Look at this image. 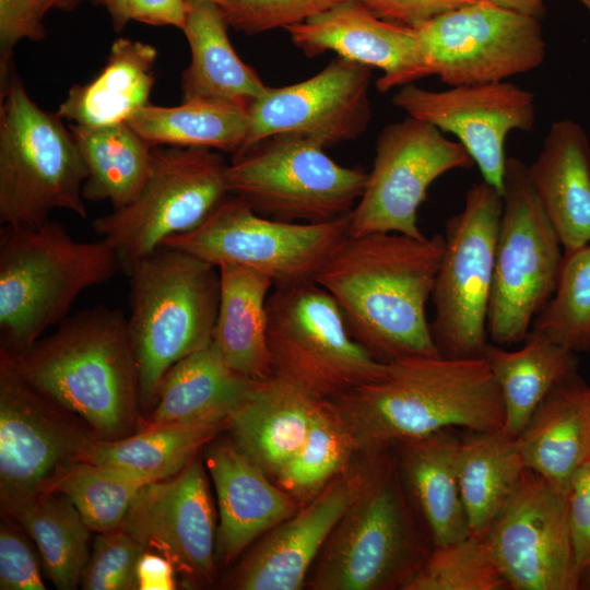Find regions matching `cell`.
Returning <instances> with one entry per match:
<instances>
[{"mask_svg":"<svg viewBox=\"0 0 590 590\" xmlns=\"http://www.w3.org/2000/svg\"><path fill=\"white\" fill-rule=\"evenodd\" d=\"M531 330L575 353L590 351V244L564 256L555 293Z\"/></svg>","mask_w":590,"mask_h":590,"instance_id":"obj_40","label":"cell"},{"mask_svg":"<svg viewBox=\"0 0 590 590\" xmlns=\"http://www.w3.org/2000/svg\"><path fill=\"white\" fill-rule=\"evenodd\" d=\"M509 589L485 538H468L433 546L427 559L403 590Z\"/></svg>","mask_w":590,"mask_h":590,"instance_id":"obj_41","label":"cell"},{"mask_svg":"<svg viewBox=\"0 0 590 590\" xmlns=\"http://www.w3.org/2000/svg\"><path fill=\"white\" fill-rule=\"evenodd\" d=\"M442 251L441 234H349L314 281L334 298L351 335L379 362L439 356L426 304Z\"/></svg>","mask_w":590,"mask_h":590,"instance_id":"obj_1","label":"cell"},{"mask_svg":"<svg viewBox=\"0 0 590 590\" xmlns=\"http://www.w3.org/2000/svg\"><path fill=\"white\" fill-rule=\"evenodd\" d=\"M226 167L215 150L154 146L151 174L139 196L91 223L115 250L121 272L128 275L166 239L201 225L231 196Z\"/></svg>","mask_w":590,"mask_h":590,"instance_id":"obj_11","label":"cell"},{"mask_svg":"<svg viewBox=\"0 0 590 590\" xmlns=\"http://www.w3.org/2000/svg\"><path fill=\"white\" fill-rule=\"evenodd\" d=\"M503 193L484 181L467 191L462 211L446 221L444 251L432 292L433 340L441 356L483 357Z\"/></svg>","mask_w":590,"mask_h":590,"instance_id":"obj_12","label":"cell"},{"mask_svg":"<svg viewBox=\"0 0 590 590\" xmlns=\"http://www.w3.org/2000/svg\"><path fill=\"white\" fill-rule=\"evenodd\" d=\"M474 165L462 144L430 123L406 116L386 126L377 138L365 190L351 213L350 234L424 237L417 211L429 186L450 170Z\"/></svg>","mask_w":590,"mask_h":590,"instance_id":"obj_16","label":"cell"},{"mask_svg":"<svg viewBox=\"0 0 590 590\" xmlns=\"http://www.w3.org/2000/svg\"><path fill=\"white\" fill-rule=\"evenodd\" d=\"M430 75L456 86L489 83L542 64L539 19L479 0L413 27Z\"/></svg>","mask_w":590,"mask_h":590,"instance_id":"obj_15","label":"cell"},{"mask_svg":"<svg viewBox=\"0 0 590 590\" xmlns=\"http://www.w3.org/2000/svg\"><path fill=\"white\" fill-rule=\"evenodd\" d=\"M416 514L394 450L371 453L367 480L330 533L306 586L311 590H403L433 550Z\"/></svg>","mask_w":590,"mask_h":590,"instance_id":"obj_5","label":"cell"},{"mask_svg":"<svg viewBox=\"0 0 590 590\" xmlns=\"http://www.w3.org/2000/svg\"><path fill=\"white\" fill-rule=\"evenodd\" d=\"M589 459H590V448H589Z\"/></svg>","mask_w":590,"mask_h":590,"instance_id":"obj_54","label":"cell"},{"mask_svg":"<svg viewBox=\"0 0 590 590\" xmlns=\"http://www.w3.org/2000/svg\"><path fill=\"white\" fill-rule=\"evenodd\" d=\"M273 374L321 399L380 378L376 359L349 332L334 298L315 281L278 286L267 303Z\"/></svg>","mask_w":590,"mask_h":590,"instance_id":"obj_10","label":"cell"},{"mask_svg":"<svg viewBox=\"0 0 590 590\" xmlns=\"http://www.w3.org/2000/svg\"><path fill=\"white\" fill-rule=\"evenodd\" d=\"M14 519L36 543L56 588L76 589L88 559L91 529L72 502L60 493L46 492Z\"/></svg>","mask_w":590,"mask_h":590,"instance_id":"obj_37","label":"cell"},{"mask_svg":"<svg viewBox=\"0 0 590 590\" xmlns=\"http://www.w3.org/2000/svg\"><path fill=\"white\" fill-rule=\"evenodd\" d=\"M220 303L213 343L237 374L266 380L273 375L267 340L269 291L272 279L259 271L222 264Z\"/></svg>","mask_w":590,"mask_h":590,"instance_id":"obj_30","label":"cell"},{"mask_svg":"<svg viewBox=\"0 0 590 590\" xmlns=\"http://www.w3.org/2000/svg\"><path fill=\"white\" fill-rule=\"evenodd\" d=\"M0 589H46L35 552L21 530L10 522H3L0 529Z\"/></svg>","mask_w":590,"mask_h":590,"instance_id":"obj_45","label":"cell"},{"mask_svg":"<svg viewBox=\"0 0 590 590\" xmlns=\"http://www.w3.org/2000/svg\"><path fill=\"white\" fill-rule=\"evenodd\" d=\"M119 271L118 257L103 238L76 240L50 219L34 226L2 225L0 350L24 353L68 317L83 291Z\"/></svg>","mask_w":590,"mask_h":590,"instance_id":"obj_4","label":"cell"},{"mask_svg":"<svg viewBox=\"0 0 590 590\" xmlns=\"http://www.w3.org/2000/svg\"><path fill=\"white\" fill-rule=\"evenodd\" d=\"M528 169L564 256L589 245L590 141L582 127L569 119L554 122Z\"/></svg>","mask_w":590,"mask_h":590,"instance_id":"obj_25","label":"cell"},{"mask_svg":"<svg viewBox=\"0 0 590 590\" xmlns=\"http://www.w3.org/2000/svg\"><path fill=\"white\" fill-rule=\"evenodd\" d=\"M523 342L515 351L488 343L483 354L502 393L504 428L517 437L547 393L578 367L575 352L540 332L530 330Z\"/></svg>","mask_w":590,"mask_h":590,"instance_id":"obj_34","label":"cell"},{"mask_svg":"<svg viewBox=\"0 0 590 590\" xmlns=\"http://www.w3.org/2000/svg\"><path fill=\"white\" fill-rule=\"evenodd\" d=\"M16 373L0 352V504L16 515L46 493L54 480L81 461L96 438Z\"/></svg>","mask_w":590,"mask_h":590,"instance_id":"obj_14","label":"cell"},{"mask_svg":"<svg viewBox=\"0 0 590 590\" xmlns=\"http://www.w3.org/2000/svg\"><path fill=\"white\" fill-rule=\"evenodd\" d=\"M351 213L322 223L286 222L261 215L229 196L197 228L175 235L162 246L190 252L216 267H246L269 275L275 287L287 286L315 280L350 234Z\"/></svg>","mask_w":590,"mask_h":590,"instance_id":"obj_13","label":"cell"},{"mask_svg":"<svg viewBox=\"0 0 590 590\" xmlns=\"http://www.w3.org/2000/svg\"><path fill=\"white\" fill-rule=\"evenodd\" d=\"M358 455L392 449L428 434L504 427L499 387L484 357L404 356L385 374L332 399Z\"/></svg>","mask_w":590,"mask_h":590,"instance_id":"obj_2","label":"cell"},{"mask_svg":"<svg viewBox=\"0 0 590 590\" xmlns=\"http://www.w3.org/2000/svg\"><path fill=\"white\" fill-rule=\"evenodd\" d=\"M460 439L441 429L394 446L399 472L433 546L470 535L458 477Z\"/></svg>","mask_w":590,"mask_h":590,"instance_id":"obj_26","label":"cell"},{"mask_svg":"<svg viewBox=\"0 0 590 590\" xmlns=\"http://www.w3.org/2000/svg\"><path fill=\"white\" fill-rule=\"evenodd\" d=\"M130 20L150 25H170L182 31L187 0H130Z\"/></svg>","mask_w":590,"mask_h":590,"instance_id":"obj_48","label":"cell"},{"mask_svg":"<svg viewBox=\"0 0 590 590\" xmlns=\"http://www.w3.org/2000/svg\"><path fill=\"white\" fill-rule=\"evenodd\" d=\"M96 2L106 7L116 32H121L131 21L129 16L130 0H96Z\"/></svg>","mask_w":590,"mask_h":590,"instance_id":"obj_51","label":"cell"},{"mask_svg":"<svg viewBox=\"0 0 590 590\" xmlns=\"http://www.w3.org/2000/svg\"><path fill=\"white\" fill-rule=\"evenodd\" d=\"M500 8L540 19L544 13V0H484ZM590 12V0H576Z\"/></svg>","mask_w":590,"mask_h":590,"instance_id":"obj_50","label":"cell"},{"mask_svg":"<svg viewBox=\"0 0 590 590\" xmlns=\"http://www.w3.org/2000/svg\"><path fill=\"white\" fill-rule=\"evenodd\" d=\"M204 453L219 508L216 554L222 564L229 565L300 506L229 439L212 440Z\"/></svg>","mask_w":590,"mask_h":590,"instance_id":"obj_23","label":"cell"},{"mask_svg":"<svg viewBox=\"0 0 590 590\" xmlns=\"http://www.w3.org/2000/svg\"><path fill=\"white\" fill-rule=\"evenodd\" d=\"M231 196L261 215L322 223L350 214L368 173L335 163L315 142L290 133L268 137L233 156L226 167Z\"/></svg>","mask_w":590,"mask_h":590,"instance_id":"obj_9","label":"cell"},{"mask_svg":"<svg viewBox=\"0 0 590 590\" xmlns=\"http://www.w3.org/2000/svg\"><path fill=\"white\" fill-rule=\"evenodd\" d=\"M357 456L355 441L334 402L321 399L303 445L274 482L303 507L344 472Z\"/></svg>","mask_w":590,"mask_h":590,"instance_id":"obj_38","label":"cell"},{"mask_svg":"<svg viewBox=\"0 0 590 590\" xmlns=\"http://www.w3.org/2000/svg\"><path fill=\"white\" fill-rule=\"evenodd\" d=\"M0 352L26 384L81 418L95 437L120 439L137 428L139 371L120 309L78 311L24 353Z\"/></svg>","mask_w":590,"mask_h":590,"instance_id":"obj_3","label":"cell"},{"mask_svg":"<svg viewBox=\"0 0 590 590\" xmlns=\"http://www.w3.org/2000/svg\"><path fill=\"white\" fill-rule=\"evenodd\" d=\"M569 491L524 470L485 540L509 589L580 590L569 529Z\"/></svg>","mask_w":590,"mask_h":590,"instance_id":"obj_17","label":"cell"},{"mask_svg":"<svg viewBox=\"0 0 590 590\" xmlns=\"http://www.w3.org/2000/svg\"><path fill=\"white\" fill-rule=\"evenodd\" d=\"M120 529L167 557L187 585L213 582L217 526L201 457L172 477L144 484Z\"/></svg>","mask_w":590,"mask_h":590,"instance_id":"obj_20","label":"cell"},{"mask_svg":"<svg viewBox=\"0 0 590 590\" xmlns=\"http://www.w3.org/2000/svg\"><path fill=\"white\" fill-rule=\"evenodd\" d=\"M306 57L326 51L377 68L379 92L429 76L421 44L413 27L376 16L358 0H347L285 28Z\"/></svg>","mask_w":590,"mask_h":590,"instance_id":"obj_22","label":"cell"},{"mask_svg":"<svg viewBox=\"0 0 590 590\" xmlns=\"http://www.w3.org/2000/svg\"><path fill=\"white\" fill-rule=\"evenodd\" d=\"M564 251L530 180L528 165L508 157L487 316L488 339L524 341L555 293Z\"/></svg>","mask_w":590,"mask_h":590,"instance_id":"obj_8","label":"cell"},{"mask_svg":"<svg viewBox=\"0 0 590 590\" xmlns=\"http://www.w3.org/2000/svg\"><path fill=\"white\" fill-rule=\"evenodd\" d=\"M0 222L38 225L56 209L87 215V168L70 129L28 96L12 70L0 97Z\"/></svg>","mask_w":590,"mask_h":590,"instance_id":"obj_7","label":"cell"},{"mask_svg":"<svg viewBox=\"0 0 590 590\" xmlns=\"http://www.w3.org/2000/svg\"><path fill=\"white\" fill-rule=\"evenodd\" d=\"M127 123L152 146L202 148L235 155L244 145L248 111L237 105L210 99L178 106L148 104Z\"/></svg>","mask_w":590,"mask_h":590,"instance_id":"obj_36","label":"cell"},{"mask_svg":"<svg viewBox=\"0 0 590 590\" xmlns=\"http://www.w3.org/2000/svg\"><path fill=\"white\" fill-rule=\"evenodd\" d=\"M176 568L164 555L144 551L137 565V590L176 589Z\"/></svg>","mask_w":590,"mask_h":590,"instance_id":"obj_49","label":"cell"},{"mask_svg":"<svg viewBox=\"0 0 590 590\" xmlns=\"http://www.w3.org/2000/svg\"><path fill=\"white\" fill-rule=\"evenodd\" d=\"M321 398L273 374L231 413L226 432L237 450L273 481L303 445Z\"/></svg>","mask_w":590,"mask_h":590,"instance_id":"obj_24","label":"cell"},{"mask_svg":"<svg viewBox=\"0 0 590 590\" xmlns=\"http://www.w3.org/2000/svg\"><path fill=\"white\" fill-rule=\"evenodd\" d=\"M392 104L408 116L453 134L479 167L482 179L504 192L508 157L505 142L514 130L531 131L535 122L533 93L506 82L429 91L403 85Z\"/></svg>","mask_w":590,"mask_h":590,"instance_id":"obj_19","label":"cell"},{"mask_svg":"<svg viewBox=\"0 0 590 590\" xmlns=\"http://www.w3.org/2000/svg\"><path fill=\"white\" fill-rule=\"evenodd\" d=\"M143 483L88 461L68 465L47 492L68 497L87 527L98 533L119 529Z\"/></svg>","mask_w":590,"mask_h":590,"instance_id":"obj_39","label":"cell"},{"mask_svg":"<svg viewBox=\"0 0 590 590\" xmlns=\"http://www.w3.org/2000/svg\"><path fill=\"white\" fill-rule=\"evenodd\" d=\"M568 518L575 560L581 575L590 567V459L571 477Z\"/></svg>","mask_w":590,"mask_h":590,"instance_id":"obj_46","label":"cell"},{"mask_svg":"<svg viewBox=\"0 0 590 590\" xmlns=\"http://www.w3.org/2000/svg\"><path fill=\"white\" fill-rule=\"evenodd\" d=\"M128 276V329L139 371L140 404L149 412L169 369L212 343L220 271L190 252L162 246L140 259Z\"/></svg>","mask_w":590,"mask_h":590,"instance_id":"obj_6","label":"cell"},{"mask_svg":"<svg viewBox=\"0 0 590 590\" xmlns=\"http://www.w3.org/2000/svg\"><path fill=\"white\" fill-rule=\"evenodd\" d=\"M371 70L338 56L307 80L268 87L248 109V133L235 155L280 133L306 138L323 149L357 139L371 119Z\"/></svg>","mask_w":590,"mask_h":590,"instance_id":"obj_18","label":"cell"},{"mask_svg":"<svg viewBox=\"0 0 590 590\" xmlns=\"http://www.w3.org/2000/svg\"><path fill=\"white\" fill-rule=\"evenodd\" d=\"M258 382L234 371L212 341L169 369L137 429L227 417Z\"/></svg>","mask_w":590,"mask_h":590,"instance_id":"obj_29","label":"cell"},{"mask_svg":"<svg viewBox=\"0 0 590 590\" xmlns=\"http://www.w3.org/2000/svg\"><path fill=\"white\" fill-rule=\"evenodd\" d=\"M211 1L215 2L221 8L225 7L227 4V2H228V0H211Z\"/></svg>","mask_w":590,"mask_h":590,"instance_id":"obj_53","label":"cell"},{"mask_svg":"<svg viewBox=\"0 0 590 590\" xmlns=\"http://www.w3.org/2000/svg\"><path fill=\"white\" fill-rule=\"evenodd\" d=\"M87 168L84 200L110 201L114 210L132 202L146 184L153 148L127 121L105 126L70 123Z\"/></svg>","mask_w":590,"mask_h":590,"instance_id":"obj_35","label":"cell"},{"mask_svg":"<svg viewBox=\"0 0 590 590\" xmlns=\"http://www.w3.org/2000/svg\"><path fill=\"white\" fill-rule=\"evenodd\" d=\"M228 417L149 426L120 439L95 438L81 461H88L146 484L179 473L200 450L226 430Z\"/></svg>","mask_w":590,"mask_h":590,"instance_id":"obj_32","label":"cell"},{"mask_svg":"<svg viewBox=\"0 0 590 590\" xmlns=\"http://www.w3.org/2000/svg\"><path fill=\"white\" fill-rule=\"evenodd\" d=\"M347 0H228L222 8L228 26L247 35L286 28Z\"/></svg>","mask_w":590,"mask_h":590,"instance_id":"obj_43","label":"cell"},{"mask_svg":"<svg viewBox=\"0 0 590 590\" xmlns=\"http://www.w3.org/2000/svg\"><path fill=\"white\" fill-rule=\"evenodd\" d=\"M376 16L415 27L444 13L479 0H358Z\"/></svg>","mask_w":590,"mask_h":590,"instance_id":"obj_47","label":"cell"},{"mask_svg":"<svg viewBox=\"0 0 590 590\" xmlns=\"http://www.w3.org/2000/svg\"><path fill=\"white\" fill-rule=\"evenodd\" d=\"M222 8L211 0H187L182 32L191 61L180 80L182 102L221 101L248 111L269 86L236 54Z\"/></svg>","mask_w":590,"mask_h":590,"instance_id":"obj_28","label":"cell"},{"mask_svg":"<svg viewBox=\"0 0 590 590\" xmlns=\"http://www.w3.org/2000/svg\"><path fill=\"white\" fill-rule=\"evenodd\" d=\"M154 46L118 38L105 67L86 84H73L56 115L79 126H105L127 121L146 106L154 85Z\"/></svg>","mask_w":590,"mask_h":590,"instance_id":"obj_31","label":"cell"},{"mask_svg":"<svg viewBox=\"0 0 590 590\" xmlns=\"http://www.w3.org/2000/svg\"><path fill=\"white\" fill-rule=\"evenodd\" d=\"M144 551L139 542L120 528L99 533L82 574V588L137 589V565Z\"/></svg>","mask_w":590,"mask_h":590,"instance_id":"obj_42","label":"cell"},{"mask_svg":"<svg viewBox=\"0 0 590 590\" xmlns=\"http://www.w3.org/2000/svg\"><path fill=\"white\" fill-rule=\"evenodd\" d=\"M371 455H358L352 464L312 500L261 538L229 577L236 590H299L330 533L362 491Z\"/></svg>","mask_w":590,"mask_h":590,"instance_id":"obj_21","label":"cell"},{"mask_svg":"<svg viewBox=\"0 0 590 590\" xmlns=\"http://www.w3.org/2000/svg\"><path fill=\"white\" fill-rule=\"evenodd\" d=\"M526 470L517 436L504 427L460 439L458 477L470 535L485 538Z\"/></svg>","mask_w":590,"mask_h":590,"instance_id":"obj_33","label":"cell"},{"mask_svg":"<svg viewBox=\"0 0 590 590\" xmlns=\"http://www.w3.org/2000/svg\"><path fill=\"white\" fill-rule=\"evenodd\" d=\"M527 469L569 491L577 468L589 459L590 387L575 373L559 381L518 436Z\"/></svg>","mask_w":590,"mask_h":590,"instance_id":"obj_27","label":"cell"},{"mask_svg":"<svg viewBox=\"0 0 590 590\" xmlns=\"http://www.w3.org/2000/svg\"><path fill=\"white\" fill-rule=\"evenodd\" d=\"M82 0H45V13L51 9H59L64 11L73 10ZM96 2V0H93Z\"/></svg>","mask_w":590,"mask_h":590,"instance_id":"obj_52","label":"cell"},{"mask_svg":"<svg viewBox=\"0 0 590 590\" xmlns=\"http://www.w3.org/2000/svg\"><path fill=\"white\" fill-rule=\"evenodd\" d=\"M45 0H0V97L9 86L13 70L12 56L22 39L42 40Z\"/></svg>","mask_w":590,"mask_h":590,"instance_id":"obj_44","label":"cell"}]
</instances>
